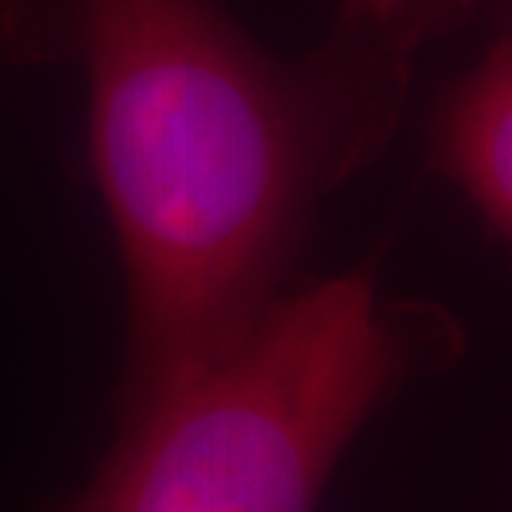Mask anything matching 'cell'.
<instances>
[{
	"mask_svg": "<svg viewBox=\"0 0 512 512\" xmlns=\"http://www.w3.org/2000/svg\"><path fill=\"white\" fill-rule=\"evenodd\" d=\"M90 150L127 276L120 423L270 310L350 147L336 74L276 67L210 0H70Z\"/></svg>",
	"mask_w": 512,
	"mask_h": 512,
	"instance_id": "obj_1",
	"label": "cell"
},
{
	"mask_svg": "<svg viewBox=\"0 0 512 512\" xmlns=\"http://www.w3.org/2000/svg\"><path fill=\"white\" fill-rule=\"evenodd\" d=\"M436 160L512 240V17L439 114Z\"/></svg>",
	"mask_w": 512,
	"mask_h": 512,
	"instance_id": "obj_3",
	"label": "cell"
},
{
	"mask_svg": "<svg viewBox=\"0 0 512 512\" xmlns=\"http://www.w3.org/2000/svg\"><path fill=\"white\" fill-rule=\"evenodd\" d=\"M406 350L366 276L273 300L233 350L124 419L57 512H316Z\"/></svg>",
	"mask_w": 512,
	"mask_h": 512,
	"instance_id": "obj_2",
	"label": "cell"
}]
</instances>
